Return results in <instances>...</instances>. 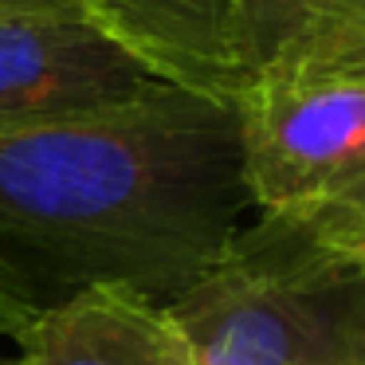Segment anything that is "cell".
Segmentation results:
<instances>
[{
    "label": "cell",
    "mask_w": 365,
    "mask_h": 365,
    "mask_svg": "<svg viewBox=\"0 0 365 365\" xmlns=\"http://www.w3.org/2000/svg\"><path fill=\"white\" fill-rule=\"evenodd\" d=\"M236 106L177 87L0 122V338L95 287L185 294L247 212Z\"/></svg>",
    "instance_id": "1"
},
{
    "label": "cell",
    "mask_w": 365,
    "mask_h": 365,
    "mask_svg": "<svg viewBox=\"0 0 365 365\" xmlns=\"http://www.w3.org/2000/svg\"><path fill=\"white\" fill-rule=\"evenodd\" d=\"M200 365H365V263L255 216L169 302Z\"/></svg>",
    "instance_id": "2"
},
{
    "label": "cell",
    "mask_w": 365,
    "mask_h": 365,
    "mask_svg": "<svg viewBox=\"0 0 365 365\" xmlns=\"http://www.w3.org/2000/svg\"><path fill=\"white\" fill-rule=\"evenodd\" d=\"M236 118L255 216L365 263V71L271 75Z\"/></svg>",
    "instance_id": "3"
},
{
    "label": "cell",
    "mask_w": 365,
    "mask_h": 365,
    "mask_svg": "<svg viewBox=\"0 0 365 365\" xmlns=\"http://www.w3.org/2000/svg\"><path fill=\"white\" fill-rule=\"evenodd\" d=\"M169 87L83 12L0 20V122L114 110Z\"/></svg>",
    "instance_id": "4"
},
{
    "label": "cell",
    "mask_w": 365,
    "mask_h": 365,
    "mask_svg": "<svg viewBox=\"0 0 365 365\" xmlns=\"http://www.w3.org/2000/svg\"><path fill=\"white\" fill-rule=\"evenodd\" d=\"M169 87L236 106L252 91L228 0H75Z\"/></svg>",
    "instance_id": "5"
},
{
    "label": "cell",
    "mask_w": 365,
    "mask_h": 365,
    "mask_svg": "<svg viewBox=\"0 0 365 365\" xmlns=\"http://www.w3.org/2000/svg\"><path fill=\"white\" fill-rule=\"evenodd\" d=\"M12 365H200L169 302L130 287H95L40 314Z\"/></svg>",
    "instance_id": "6"
},
{
    "label": "cell",
    "mask_w": 365,
    "mask_h": 365,
    "mask_svg": "<svg viewBox=\"0 0 365 365\" xmlns=\"http://www.w3.org/2000/svg\"><path fill=\"white\" fill-rule=\"evenodd\" d=\"M294 71H365V0H314L302 40L263 79Z\"/></svg>",
    "instance_id": "7"
},
{
    "label": "cell",
    "mask_w": 365,
    "mask_h": 365,
    "mask_svg": "<svg viewBox=\"0 0 365 365\" xmlns=\"http://www.w3.org/2000/svg\"><path fill=\"white\" fill-rule=\"evenodd\" d=\"M228 12L240 59H244L255 87L302 40L314 0H228Z\"/></svg>",
    "instance_id": "8"
},
{
    "label": "cell",
    "mask_w": 365,
    "mask_h": 365,
    "mask_svg": "<svg viewBox=\"0 0 365 365\" xmlns=\"http://www.w3.org/2000/svg\"><path fill=\"white\" fill-rule=\"evenodd\" d=\"M56 12H83L75 0H0V20L20 16H56Z\"/></svg>",
    "instance_id": "9"
},
{
    "label": "cell",
    "mask_w": 365,
    "mask_h": 365,
    "mask_svg": "<svg viewBox=\"0 0 365 365\" xmlns=\"http://www.w3.org/2000/svg\"><path fill=\"white\" fill-rule=\"evenodd\" d=\"M0 365H12V357H4V354H0Z\"/></svg>",
    "instance_id": "10"
}]
</instances>
